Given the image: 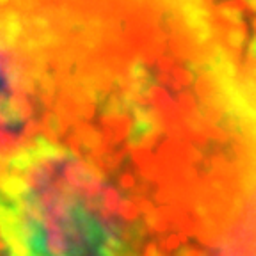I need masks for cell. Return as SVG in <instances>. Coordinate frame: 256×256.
Returning a JSON list of instances; mask_svg holds the SVG:
<instances>
[{
  "label": "cell",
  "mask_w": 256,
  "mask_h": 256,
  "mask_svg": "<svg viewBox=\"0 0 256 256\" xmlns=\"http://www.w3.org/2000/svg\"><path fill=\"white\" fill-rule=\"evenodd\" d=\"M137 235L114 184L70 146L40 137L6 156V256H132Z\"/></svg>",
  "instance_id": "6da1fadb"
},
{
  "label": "cell",
  "mask_w": 256,
  "mask_h": 256,
  "mask_svg": "<svg viewBox=\"0 0 256 256\" xmlns=\"http://www.w3.org/2000/svg\"><path fill=\"white\" fill-rule=\"evenodd\" d=\"M244 4L248 6L251 11H254L256 12V0H244Z\"/></svg>",
  "instance_id": "7a4b0ae2"
}]
</instances>
